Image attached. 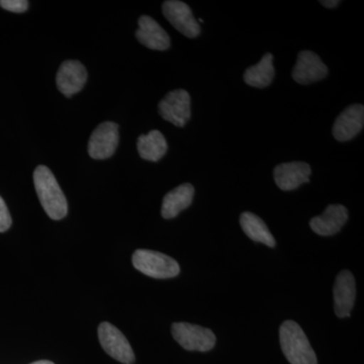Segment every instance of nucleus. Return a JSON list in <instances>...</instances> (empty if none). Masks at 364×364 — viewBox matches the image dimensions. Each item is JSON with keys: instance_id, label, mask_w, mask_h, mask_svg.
Here are the masks:
<instances>
[{"instance_id": "412c9836", "label": "nucleus", "mask_w": 364, "mask_h": 364, "mask_svg": "<svg viewBox=\"0 0 364 364\" xmlns=\"http://www.w3.org/2000/svg\"><path fill=\"white\" fill-rule=\"evenodd\" d=\"M11 217L4 198L0 196V233L7 231L11 226Z\"/></svg>"}, {"instance_id": "a211bd4d", "label": "nucleus", "mask_w": 364, "mask_h": 364, "mask_svg": "<svg viewBox=\"0 0 364 364\" xmlns=\"http://www.w3.org/2000/svg\"><path fill=\"white\" fill-rule=\"evenodd\" d=\"M240 225L244 233L254 242H260L268 247H274L275 239L267 224L258 215L245 212L241 215Z\"/></svg>"}, {"instance_id": "f03ea898", "label": "nucleus", "mask_w": 364, "mask_h": 364, "mask_svg": "<svg viewBox=\"0 0 364 364\" xmlns=\"http://www.w3.org/2000/svg\"><path fill=\"white\" fill-rule=\"evenodd\" d=\"M279 341L284 356L291 364H318L317 356L304 330L294 321L282 323Z\"/></svg>"}, {"instance_id": "f8f14e48", "label": "nucleus", "mask_w": 364, "mask_h": 364, "mask_svg": "<svg viewBox=\"0 0 364 364\" xmlns=\"http://www.w3.org/2000/svg\"><path fill=\"white\" fill-rule=\"evenodd\" d=\"M312 169L306 162L282 163L277 165L273 171L277 186L282 191H289L310 181Z\"/></svg>"}, {"instance_id": "20e7f679", "label": "nucleus", "mask_w": 364, "mask_h": 364, "mask_svg": "<svg viewBox=\"0 0 364 364\" xmlns=\"http://www.w3.org/2000/svg\"><path fill=\"white\" fill-rule=\"evenodd\" d=\"M171 333L177 343L189 351L212 350L217 341L212 330L189 323H174Z\"/></svg>"}, {"instance_id": "4468645a", "label": "nucleus", "mask_w": 364, "mask_h": 364, "mask_svg": "<svg viewBox=\"0 0 364 364\" xmlns=\"http://www.w3.org/2000/svg\"><path fill=\"white\" fill-rule=\"evenodd\" d=\"M136 38L145 47L157 51H165L171 45L168 33L149 16H142L139 18Z\"/></svg>"}, {"instance_id": "39448f33", "label": "nucleus", "mask_w": 364, "mask_h": 364, "mask_svg": "<svg viewBox=\"0 0 364 364\" xmlns=\"http://www.w3.org/2000/svg\"><path fill=\"white\" fill-rule=\"evenodd\" d=\"M98 339L104 350L112 358L124 364L135 363V353L128 339L111 323L104 322L100 325Z\"/></svg>"}, {"instance_id": "0eeeda50", "label": "nucleus", "mask_w": 364, "mask_h": 364, "mask_svg": "<svg viewBox=\"0 0 364 364\" xmlns=\"http://www.w3.org/2000/svg\"><path fill=\"white\" fill-rule=\"evenodd\" d=\"M119 124L105 122L91 134L88 154L93 159L105 160L112 157L119 144Z\"/></svg>"}, {"instance_id": "dca6fc26", "label": "nucleus", "mask_w": 364, "mask_h": 364, "mask_svg": "<svg viewBox=\"0 0 364 364\" xmlns=\"http://www.w3.org/2000/svg\"><path fill=\"white\" fill-rule=\"evenodd\" d=\"M195 196V188L191 183H184L172 189L163 198L161 215L164 219H173L179 213L191 205Z\"/></svg>"}, {"instance_id": "6e6552de", "label": "nucleus", "mask_w": 364, "mask_h": 364, "mask_svg": "<svg viewBox=\"0 0 364 364\" xmlns=\"http://www.w3.org/2000/svg\"><path fill=\"white\" fill-rule=\"evenodd\" d=\"M163 14L174 28L188 38H196L200 26L188 4L177 0H168L162 6Z\"/></svg>"}, {"instance_id": "423d86ee", "label": "nucleus", "mask_w": 364, "mask_h": 364, "mask_svg": "<svg viewBox=\"0 0 364 364\" xmlns=\"http://www.w3.org/2000/svg\"><path fill=\"white\" fill-rule=\"evenodd\" d=\"M160 116L176 127H184L191 117V97L188 91H170L158 105Z\"/></svg>"}, {"instance_id": "7ed1b4c3", "label": "nucleus", "mask_w": 364, "mask_h": 364, "mask_svg": "<svg viewBox=\"0 0 364 364\" xmlns=\"http://www.w3.org/2000/svg\"><path fill=\"white\" fill-rule=\"evenodd\" d=\"M132 260L136 270L153 279H172L181 272L176 260L157 251L139 249L133 254Z\"/></svg>"}, {"instance_id": "5701e85b", "label": "nucleus", "mask_w": 364, "mask_h": 364, "mask_svg": "<svg viewBox=\"0 0 364 364\" xmlns=\"http://www.w3.org/2000/svg\"><path fill=\"white\" fill-rule=\"evenodd\" d=\"M31 364H55V363H52V361H49V360H39V361H36V363H33Z\"/></svg>"}, {"instance_id": "ddd939ff", "label": "nucleus", "mask_w": 364, "mask_h": 364, "mask_svg": "<svg viewBox=\"0 0 364 364\" xmlns=\"http://www.w3.org/2000/svg\"><path fill=\"white\" fill-rule=\"evenodd\" d=\"M333 294L336 315L339 318L350 317L356 298L355 279L350 272L343 270L339 273Z\"/></svg>"}, {"instance_id": "4be33fe9", "label": "nucleus", "mask_w": 364, "mask_h": 364, "mask_svg": "<svg viewBox=\"0 0 364 364\" xmlns=\"http://www.w3.org/2000/svg\"><path fill=\"white\" fill-rule=\"evenodd\" d=\"M340 4L338 0H322L321 1V4H323L325 7H328V9H334Z\"/></svg>"}, {"instance_id": "f3484780", "label": "nucleus", "mask_w": 364, "mask_h": 364, "mask_svg": "<svg viewBox=\"0 0 364 364\" xmlns=\"http://www.w3.org/2000/svg\"><path fill=\"white\" fill-rule=\"evenodd\" d=\"M139 154L144 160L157 162L166 154L168 145L161 132L151 131L147 135H141L136 142Z\"/></svg>"}, {"instance_id": "6ab92c4d", "label": "nucleus", "mask_w": 364, "mask_h": 364, "mask_svg": "<svg viewBox=\"0 0 364 364\" xmlns=\"http://www.w3.org/2000/svg\"><path fill=\"white\" fill-rule=\"evenodd\" d=\"M274 75L273 56L267 53L260 60L259 63L247 68L244 73V81L252 87L264 88L272 82Z\"/></svg>"}, {"instance_id": "9d476101", "label": "nucleus", "mask_w": 364, "mask_h": 364, "mask_svg": "<svg viewBox=\"0 0 364 364\" xmlns=\"http://www.w3.org/2000/svg\"><path fill=\"white\" fill-rule=\"evenodd\" d=\"M87 81L85 67L76 60H67L60 66L56 83L60 92L66 97H71L85 87Z\"/></svg>"}, {"instance_id": "1a4fd4ad", "label": "nucleus", "mask_w": 364, "mask_h": 364, "mask_svg": "<svg viewBox=\"0 0 364 364\" xmlns=\"http://www.w3.org/2000/svg\"><path fill=\"white\" fill-rule=\"evenodd\" d=\"M327 74L328 67L317 54L311 51L299 53L293 70V78L296 82L304 85H310L322 80Z\"/></svg>"}, {"instance_id": "9b49d317", "label": "nucleus", "mask_w": 364, "mask_h": 364, "mask_svg": "<svg viewBox=\"0 0 364 364\" xmlns=\"http://www.w3.org/2000/svg\"><path fill=\"white\" fill-rule=\"evenodd\" d=\"M364 107L352 105L337 117L333 126V136L339 142H346L358 135L363 129Z\"/></svg>"}, {"instance_id": "2eb2a0df", "label": "nucleus", "mask_w": 364, "mask_h": 364, "mask_svg": "<svg viewBox=\"0 0 364 364\" xmlns=\"http://www.w3.org/2000/svg\"><path fill=\"white\" fill-rule=\"evenodd\" d=\"M347 220L348 210L344 205H330L322 215L311 220L310 227L320 236H332L338 233Z\"/></svg>"}, {"instance_id": "aec40b11", "label": "nucleus", "mask_w": 364, "mask_h": 364, "mask_svg": "<svg viewBox=\"0 0 364 364\" xmlns=\"http://www.w3.org/2000/svg\"><path fill=\"white\" fill-rule=\"evenodd\" d=\"M0 6L11 13H25L28 9V1L26 0H0Z\"/></svg>"}, {"instance_id": "f257e3e1", "label": "nucleus", "mask_w": 364, "mask_h": 364, "mask_svg": "<svg viewBox=\"0 0 364 364\" xmlns=\"http://www.w3.org/2000/svg\"><path fill=\"white\" fill-rule=\"evenodd\" d=\"M33 184L41 205L52 220H61L68 213L66 196L51 170L40 165L33 172Z\"/></svg>"}]
</instances>
